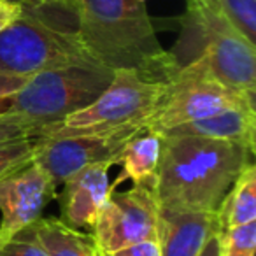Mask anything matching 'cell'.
<instances>
[{"label":"cell","instance_id":"cell-1","mask_svg":"<svg viewBox=\"0 0 256 256\" xmlns=\"http://www.w3.org/2000/svg\"><path fill=\"white\" fill-rule=\"evenodd\" d=\"M76 34L95 64L132 68L151 81L167 82L179 68L164 50L146 0H76Z\"/></svg>","mask_w":256,"mask_h":256},{"label":"cell","instance_id":"cell-2","mask_svg":"<svg viewBox=\"0 0 256 256\" xmlns=\"http://www.w3.org/2000/svg\"><path fill=\"white\" fill-rule=\"evenodd\" d=\"M254 154L226 140L193 136H162L154 178L160 209L218 210L223 196Z\"/></svg>","mask_w":256,"mask_h":256},{"label":"cell","instance_id":"cell-3","mask_svg":"<svg viewBox=\"0 0 256 256\" xmlns=\"http://www.w3.org/2000/svg\"><path fill=\"white\" fill-rule=\"evenodd\" d=\"M74 6L23 8V14L0 32V76L30 78L65 65H98L76 34Z\"/></svg>","mask_w":256,"mask_h":256},{"label":"cell","instance_id":"cell-4","mask_svg":"<svg viewBox=\"0 0 256 256\" xmlns=\"http://www.w3.org/2000/svg\"><path fill=\"white\" fill-rule=\"evenodd\" d=\"M102 65H65L30 76L25 84L0 98V114L37 130L92 104L112 79Z\"/></svg>","mask_w":256,"mask_h":256},{"label":"cell","instance_id":"cell-5","mask_svg":"<svg viewBox=\"0 0 256 256\" xmlns=\"http://www.w3.org/2000/svg\"><path fill=\"white\" fill-rule=\"evenodd\" d=\"M174 50L178 65L204 56L220 81L256 96V46L223 16L221 9L186 11Z\"/></svg>","mask_w":256,"mask_h":256},{"label":"cell","instance_id":"cell-6","mask_svg":"<svg viewBox=\"0 0 256 256\" xmlns=\"http://www.w3.org/2000/svg\"><path fill=\"white\" fill-rule=\"evenodd\" d=\"M164 92L165 82L151 81L132 68H118L107 88L92 104L58 123L42 126L37 137L54 139L121 128H146Z\"/></svg>","mask_w":256,"mask_h":256},{"label":"cell","instance_id":"cell-7","mask_svg":"<svg viewBox=\"0 0 256 256\" xmlns=\"http://www.w3.org/2000/svg\"><path fill=\"white\" fill-rule=\"evenodd\" d=\"M244 106L256 107V96L224 84L212 74L206 58L196 56L165 82V92L146 130L162 134L178 124Z\"/></svg>","mask_w":256,"mask_h":256},{"label":"cell","instance_id":"cell-8","mask_svg":"<svg viewBox=\"0 0 256 256\" xmlns=\"http://www.w3.org/2000/svg\"><path fill=\"white\" fill-rule=\"evenodd\" d=\"M158 212L160 206L153 184L140 182L126 192L112 190L93 228L96 248L112 252L134 242L158 237Z\"/></svg>","mask_w":256,"mask_h":256},{"label":"cell","instance_id":"cell-9","mask_svg":"<svg viewBox=\"0 0 256 256\" xmlns=\"http://www.w3.org/2000/svg\"><path fill=\"white\" fill-rule=\"evenodd\" d=\"M142 130L144 128H121L112 132L76 134L54 139L36 137L34 162L46 168L48 174L60 184L72 174L90 165H118L126 142Z\"/></svg>","mask_w":256,"mask_h":256},{"label":"cell","instance_id":"cell-10","mask_svg":"<svg viewBox=\"0 0 256 256\" xmlns=\"http://www.w3.org/2000/svg\"><path fill=\"white\" fill-rule=\"evenodd\" d=\"M58 182L37 162L0 179V242L14 238L56 198Z\"/></svg>","mask_w":256,"mask_h":256},{"label":"cell","instance_id":"cell-11","mask_svg":"<svg viewBox=\"0 0 256 256\" xmlns=\"http://www.w3.org/2000/svg\"><path fill=\"white\" fill-rule=\"evenodd\" d=\"M107 164L84 167L65 179L60 195V220L76 230H93L112 193Z\"/></svg>","mask_w":256,"mask_h":256},{"label":"cell","instance_id":"cell-12","mask_svg":"<svg viewBox=\"0 0 256 256\" xmlns=\"http://www.w3.org/2000/svg\"><path fill=\"white\" fill-rule=\"evenodd\" d=\"M221 232L216 210L158 212V240L162 256H200L207 240Z\"/></svg>","mask_w":256,"mask_h":256},{"label":"cell","instance_id":"cell-13","mask_svg":"<svg viewBox=\"0 0 256 256\" xmlns=\"http://www.w3.org/2000/svg\"><path fill=\"white\" fill-rule=\"evenodd\" d=\"M160 136H193L206 139L226 140L244 146L256 153V107L244 106L221 110L202 120L188 121L168 128Z\"/></svg>","mask_w":256,"mask_h":256},{"label":"cell","instance_id":"cell-14","mask_svg":"<svg viewBox=\"0 0 256 256\" xmlns=\"http://www.w3.org/2000/svg\"><path fill=\"white\" fill-rule=\"evenodd\" d=\"M16 237L34 240L50 256H98L93 235L68 226L60 218L40 216Z\"/></svg>","mask_w":256,"mask_h":256},{"label":"cell","instance_id":"cell-15","mask_svg":"<svg viewBox=\"0 0 256 256\" xmlns=\"http://www.w3.org/2000/svg\"><path fill=\"white\" fill-rule=\"evenodd\" d=\"M162 156V136L144 128L142 132L128 140L120 154L121 176L110 184L116 188L123 181H132L134 184H154L158 165Z\"/></svg>","mask_w":256,"mask_h":256},{"label":"cell","instance_id":"cell-16","mask_svg":"<svg viewBox=\"0 0 256 256\" xmlns=\"http://www.w3.org/2000/svg\"><path fill=\"white\" fill-rule=\"evenodd\" d=\"M221 230L256 221V165L248 164L218 207Z\"/></svg>","mask_w":256,"mask_h":256},{"label":"cell","instance_id":"cell-17","mask_svg":"<svg viewBox=\"0 0 256 256\" xmlns=\"http://www.w3.org/2000/svg\"><path fill=\"white\" fill-rule=\"evenodd\" d=\"M223 16L256 46V0H220Z\"/></svg>","mask_w":256,"mask_h":256},{"label":"cell","instance_id":"cell-18","mask_svg":"<svg viewBox=\"0 0 256 256\" xmlns=\"http://www.w3.org/2000/svg\"><path fill=\"white\" fill-rule=\"evenodd\" d=\"M256 221L221 230L220 256H254Z\"/></svg>","mask_w":256,"mask_h":256},{"label":"cell","instance_id":"cell-19","mask_svg":"<svg viewBox=\"0 0 256 256\" xmlns=\"http://www.w3.org/2000/svg\"><path fill=\"white\" fill-rule=\"evenodd\" d=\"M36 156V137L0 146V179L26 167Z\"/></svg>","mask_w":256,"mask_h":256},{"label":"cell","instance_id":"cell-20","mask_svg":"<svg viewBox=\"0 0 256 256\" xmlns=\"http://www.w3.org/2000/svg\"><path fill=\"white\" fill-rule=\"evenodd\" d=\"M37 137V130L30 124H23L11 118H6L0 114V146L2 144L16 142Z\"/></svg>","mask_w":256,"mask_h":256},{"label":"cell","instance_id":"cell-21","mask_svg":"<svg viewBox=\"0 0 256 256\" xmlns=\"http://www.w3.org/2000/svg\"><path fill=\"white\" fill-rule=\"evenodd\" d=\"M0 256H50L39 244L28 238H9L0 242Z\"/></svg>","mask_w":256,"mask_h":256},{"label":"cell","instance_id":"cell-22","mask_svg":"<svg viewBox=\"0 0 256 256\" xmlns=\"http://www.w3.org/2000/svg\"><path fill=\"white\" fill-rule=\"evenodd\" d=\"M107 256H162L160 240H158V237H153L140 242H134V244L120 248L112 252H107Z\"/></svg>","mask_w":256,"mask_h":256},{"label":"cell","instance_id":"cell-23","mask_svg":"<svg viewBox=\"0 0 256 256\" xmlns=\"http://www.w3.org/2000/svg\"><path fill=\"white\" fill-rule=\"evenodd\" d=\"M23 14V6L12 0H0V32Z\"/></svg>","mask_w":256,"mask_h":256},{"label":"cell","instance_id":"cell-24","mask_svg":"<svg viewBox=\"0 0 256 256\" xmlns=\"http://www.w3.org/2000/svg\"><path fill=\"white\" fill-rule=\"evenodd\" d=\"M28 78H14V76H0V98L11 95L20 90Z\"/></svg>","mask_w":256,"mask_h":256},{"label":"cell","instance_id":"cell-25","mask_svg":"<svg viewBox=\"0 0 256 256\" xmlns=\"http://www.w3.org/2000/svg\"><path fill=\"white\" fill-rule=\"evenodd\" d=\"M18 2L23 8H64V6H72L76 0H12Z\"/></svg>","mask_w":256,"mask_h":256},{"label":"cell","instance_id":"cell-26","mask_svg":"<svg viewBox=\"0 0 256 256\" xmlns=\"http://www.w3.org/2000/svg\"><path fill=\"white\" fill-rule=\"evenodd\" d=\"M188 11H206V9H218L220 0H186Z\"/></svg>","mask_w":256,"mask_h":256},{"label":"cell","instance_id":"cell-27","mask_svg":"<svg viewBox=\"0 0 256 256\" xmlns=\"http://www.w3.org/2000/svg\"><path fill=\"white\" fill-rule=\"evenodd\" d=\"M220 235H221V232H218V234H214L212 237L207 240L206 248L202 249L200 256H220Z\"/></svg>","mask_w":256,"mask_h":256},{"label":"cell","instance_id":"cell-28","mask_svg":"<svg viewBox=\"0 0 256 256\" xmlns=\"http://www.w3.org/2000/svg\"><path fill=\"white\" fill-rule=\"evenodd\" d=\"M98 256H107V252H104L102 249H98Z\"/></svg>","mask_w":256,"mask_h":256}]
</instances>
